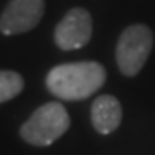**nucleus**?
Here are the masks:
<instances>
[{"label":"nucleus","instance_id":"obj_4","mask_svg":"<svg viewBox=\"0 0 155 155\" xmlns=\"http://www.w3.org/2000/svg\"><path fill=\"white\" fill-rule=\"evenodd\" d=\"M43 11L45 0H11L0 16V33L11 36L36 28Z\"/></svg>","mask_w":155,"mask_h":155},{"label":"nucleus","instance_id":"obj_1","mask_svg":"<svg viewBox=\"0 0 155 155\" xmlns=\"http://www.w3.org/2000/svg\"><path fill=\"white\" fill-rule=\"evenodd\" d=\"M105 67L93 61L69 62L50 69L47 88L61 100H84L105 83Z\"/></svg>","mask_w":155,"mask_h":155},{"label":"nucleus","instance_id":"obj_6","mask_svg":"<svg viewBox=\"0 0 155 155\" xmlns=\"http://www.w3.org/2000/svg\"><path fill=\"white\" fill-rule=\"evenodd\" d=\"M122 119V107L112 95H100L91 105V124L100 134L114 133Z\"/></svg>","mask_w":155,"mask_h":155},{"label":"nucleus","instance_id":"obj_5","mask_svg":"<svg viewBox=\"0 0 155 155\" xmlns=\"http://www.w3.org/2000/svg\"><path fill=\"white\" fill-rule=\"evenodd\" d=\"M93 22L86 9L74 7L62 17L55 28V43L62 50H78L91 38Z\"/></svg>","mask_w":155,"mask_h":155},{"label":"nucleus","instance_id":"obj_3","mask_svg":"<svg viewBox=\"0 0 155 155\" xmlns=\"http://www.w3.org/2000/svg\"><path fill=\"white\" fill-rule=\"evenodd\" d=\"M153 47V35L147 24L127 26L119 36L116 61L124 76H134L141 71Z\"/></svg>","mask_w":155,"mask_h":155},{"label":"nucleus","instance_id":"obj_7","mask_svg":"<svg viewBox=\"0 0 155 155\" xmlns=\"http://www.w3.org/2000/svg\"><path fill=\"white\" fill-rule=\"evenodd\" d=\"M24 79L16 71H0V104L9 102L22 91Z\"/></svg>","mask_w":155,"mask_h":155},{"label":"nucleus","instance_id":"obj_2","mask_svg":"<svg viewBox=\"0 0 155 155\" xmlns=\"http://www.w3.org/2000/svg\"><path fill=\"white\" fill-rule=\"evenodd\" d=\"M69 114L59 102L38 107L21 126V138L35 147H48L69 129Z\"/></svg>","mask_w":155,"mask_h":155}]
</instances>
